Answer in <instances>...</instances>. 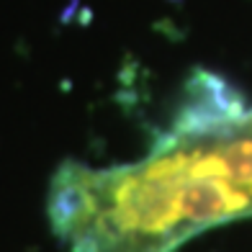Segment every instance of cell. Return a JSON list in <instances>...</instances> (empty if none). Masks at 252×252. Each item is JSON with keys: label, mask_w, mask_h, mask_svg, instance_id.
Here are the masks:
<instances>
[{"label": "cell", "mask_w": 252, "mask_h": 252, "mask_svg": "<svg viewBox=\"0 0 252 252\" xmlns=\"http://www.w3.org/2000/svg\"><path fill=\"white\" fill-rule=\"evenodd\" d=\"M54 232L70 252H175L201 232L252 216V106L201 77L142 159L64 165L52 186Z\"/></svg>", "instance_id": "cell-1"}]
</instances>
